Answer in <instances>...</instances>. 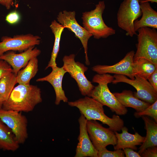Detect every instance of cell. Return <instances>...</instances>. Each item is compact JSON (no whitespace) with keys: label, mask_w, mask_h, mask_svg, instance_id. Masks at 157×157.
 <instances>
[{"label":"cell","mask_w":157,"mask_h":157,"mask_svg":"<svg viewBox=\"0 0 157 157\" xmlns=\"http://www.w3.org/2000/svg\"><path fill=\"white\" fill-rule=\"evenodd\" d=\"M42 101L40 89L37 85L19 84L14 87L2 108L19 112L33 111Z\"/></svg>","instance_id":"6da1fadb"},{"label":"cell","mask_w":157,"mask_h":157,"mask_svg":"<svg viewBox=\"0 0 157 157\" xmlns=\"http://www.w3.org/2000/svg\"><path fill=\"white\" fill-rule=\"evenodd\" d=\"M68 104L78 108L87 120L100 121L114 132L120 131L124 126L123 120L118 115H114L112 118L108 117L104 113V106L90 97L85 96L75 101L68 102Z\"/></svg>","instance_id":"7a4b0ae2"},{"label":"cell","mask_w":157,"mask_h":157,"mask_svg":"<svg viewBox=\"0 0 157 157\" xmlns=\"http://www.w3.org/2000/svg\"><path fill=\"white\" fill-rule=\"evenodd\" d=\"M114 79L113 76L108 74L95 75L92 81L98 84L94 87L90 97L104 106L108 107L117 115H124L127 113V108L119 103L108 87V84L112 83Z\"/></svg>","instance_id":"3957f363"},{"label":"cell","mask_w":157,"mask_h":157,"mask_svg":"<svg viewBox=\"0 0 157 157\" xmlns=\"http://www.w3.org/2000/svg\"><path fill=\"white\" fill-rule=\"evenodd\" d=\"M105 8L104 1H100L94 9L83 13V28L96 39L106 38L116 33L114 29L108 26L104 22L102 14Z\"/></svg>","instance_id":"277c9868"},{"label":"cell","mask_w":157,"mask_h":157,"mask_svg":"<svg viewBox=\"0 0 157 157\" xmlns=\"http://www.w3.org/2000/svg\"><path fill=\"white\" fill-rule=\"evenodd\" d=\"M137 31L138 43L133 60L144 58L157 66V32L156 29L143 27Z\"/></svg>","instance_id":"5b68a950"},{"label":"cell","mask_w":157,"mask_h":157,"mask_svg":"<svg viewBox=\"0 0 157 157\" xmlns=\"http://www.w3.org/2000/svg\"><path fill=\"white\" fill-rule=\"evenodd\" d=\"M140 0H124L120 4L117 14V25L126 32V36L132 37L137 34L134 22L142 15Z\"/></svg>","instance_id":"8992f818"},{"label":"cell","mask_w":157,"mask_h":157,"mask_svg":"<svg viewBox=\"0 0 157 157\" xmlns=\"http://www.w3.org/2000/svg\"><path fill=\"white\" fill-rule=\"evenodd\" d=\"M75 55L71 54L65 56L63 59L64 69L68 72L76 81L82 95L90 97L94 86L85 75L88 68L84 64L75 60Z\"/></svg>","instance_id":"52a82bcc"},{"label":"cell","mask_w":157,"mask_h":157,"mask_svg":"<svg viewBox=\"0 0 157 157\" xmlns=\"http://www.w3.org/2000/svg\"><path fill=\"white\" fill-rule=\"evenodd\" d=\"M0 120L11 130L19 144L25 142L28 137V120L21 112L1 108Z\"/></svg>","instance_id":"ba28073f"},{"label":"cell","mask_w":157,"mask_h":157,"mask_svg":"<svg viewBox=\"0 0 157 157\" xmlns=\"http://www.w3.org/2000/svg\"><path fill=\"white\" fill-rule=\"evenodd\" d=\"M113 76V84L123 82L133 87L137 91L133 95L137 98L151 104L157 100V92L147 80L136 75L133 80L123 75L115 74Z\"/></svg>","instance_id":"9c48e42d"},{"label":"cell","mask_w":157,"mask_h":157,"mask_svg":"<svg viewBox=\"0 0 157 157\" xmlns=\"http://www.w3.org/2000/svg\"><path fill=\"white\" fill-rule=\"evenodd\" d=\"M86 127L90 139L94 147L101 151L109 145H115L117 138L115 132L103 127L96 120H87Z\"/></svg>","instance_id":"30bf717a"},{"label":"cell","mask_w":157,"mask_h":157,"mask_svg":"<svg viewBox=\"0 0 157 157\" xmlns=\"http://www.w3.org/2000/svg\"><path fill=\"white\" fill-rule=\"evenodd\" d=\"M74 11L65 10L59 13L57 19L58 23L64 28H67L73 32L80 40L84 50L85 63L88 65H90V62L87 54L88 43L89 39L92 35L79 24L76 19Z\"/></svg>","instance_id":"8fae6325"},{"label":"cell","mask_w":157,"mask_h":157,"mask_svg":"<svg viewBox=\"0 0 157 157\" xmlns=\"http://www.w3.org/2000/svg\"><path fill=\"white\" fill-rule=\"evenodd\" d=\"M41 38L31 34L17 35L13 38L3 36L0 42V56L8 51H24L29 48L39 45Z\"/></svg>","instance_id":"7c38bea8"},{"label":"cell","mask_w":157,"mask_h":157,"mask_svg":"<svg viewBox=\"0 0 157 157\" xmlns=\"http://www.w3.org/2000/svg\"><path fill=\"white\" fill-rule=\"evenodd\" d=\"M134 51H131L117 63L112 65H97L93 67L92 71L97 74L112 73L125 75L131 79H134L133 71V62Z\"/></svg>","instance_id":"4fadbf2b"},{"label":"cell","mask_w":157,"mask_h":157,"mask_svg":"<svg viewBox=\"0 0 157 157\" xmlns=\"http://www.w3.org/2000/svg\"><path fill=\"white\" fill-rule=\"evenodd\" d=\"M87 119L81 113L78 119L79 124V134L78 140L74 157H98V151L93 146L87 132Z\"/></svg>","instance_id":"5bb4252c"},{"label":"cell","mask_w":157,"mask_h":157,"mask_svg":"<svg viewBox=\"0 0 157 157\" xmlns=\"http://www.w3.org/2000/svg\"><path fill=\"white\" fill-rule=\"evenodd\" d=\"M41 51L35 47H31L24 52L16 53L12 51L0 56V59L6 62L11 67L12 72L17 75L18 72L33 58L37 57Z\"/></svg>","instance_id":"9a60e30c"},{"label":"cell","mask_w":157,"mask_h":157,"mask_svg":"<svg viewBox=\"0 0 157 157\" xmlns=\"http://www.w3.org/2000/svg\"><path fill=\"white\" fill-rule=\"evenodd\" d=\"M67 72L63 67H57L52 69L51 72L47 76L38 78L37 82L46 81L49 83L53 87L56 94L55 104L58 105L61 101L68 102V99L63 89L62 82L64 74Z\"/></svg>","instance_id":"2e32d148"},{"label":"cell","mask_w":157,"mask_h":157,"mask_svg":"<svg viewBox=\"0 0 157 157\" xmlns=\"http://www.w3.org/2000/svg\"><path fill=\"white\" fill-rule=\"evenodd\" d=\"M121 130L122 133H120L115 132L117 138V144L114 146L115 150L126 148L136 150V146L141 145L144 140L145 137L141 136L137 132L134 134L129 133L128 128L125 126H123Z\"/></svg>","instance_id":"e0dca14e"},{"label":"cell","mask_w":157,"mask_h":157,"mask_svg":"<svg viewBox=\"0 0 157 157\" xmlns=\"http://www.w3.org/2000/svg\"><path fill=\"white\" fill-rule=\"evenodd\" d=\"M142 17L134 22V27L136 32L143 27L157 28V12L151 7L149 2L140 3Z\"/></svg>","instance_id":"ac0fdd59"},{"label":"cell","mask_w":157,"mask_h":157,"mask_svg":"<svg viewBox=\"0 0 157 157\" xmlns=\"http://www.w3.org/2000/svg\"><path fill=\"white\" fill-rule=\"evenodd\" d=\"M119 103L125 107H131L136 112H142L151 105L134 96L131 90H124L121 92L113 93Z\"/></svg>","instance_id":"d6986e66"},{"label":"cell","mask_w":157,"mask_h":157,"mask_svg":"<svg viewBox=\"0 0 157 157\" xmlns=\"http://www.w3.org/2000/svg\"><path fill=\"white\" fill-rule=\"evenodd\" d=\"M145 124L146 135L144 140L139 147L138 153L140 155L146 149L157 146V124L148 117H141Z\"/></svg>","instance_id":"ffe728a7"},{"label":"cell","mask_w":157,"mask_h":157,"mask_svg":"<svg viewBox=\"0 0 157 157\" xmlns=\"http://www.w3.org/2000/svg\"><path fill=\"white\" fill-rule=\"evenodd\" d=\"M19 147L11 130L0 120V149L14 151Z\"/></svg>","instance_id":"44dd1931"},{"label":"cell","mask_w":157,"mask_h":157,"mask_svg":"<svg viewBox=\"0 0 157 157\" xmlns=\"http://www.w3.org/2000/svg\"><path fill=\"white\" fill-rule=\"evenodd\" d=\"M50 27L54 35L55 40L51 58L45 69L49 67H51L52 69H54L58 67L56 59L59 50L61 35L64 29L61 25L55 20L51 22Z\"/></svg>","instance_id":"7402d4cb"},{"label":"cell","mask_w":157,"mask_h":157,"mask_svg":"<svg viewBox=\"0 0 157 157\" xmlns=\"http://www.w3.org/2000/svg\"><path fill=\"white\" fill-rule=\"evenodd\" d=\"M38 63L37 57L31 59L25 67L18 72L16 75L17 83L30 84L31 79L35 77L38 70Z\"/></svg>","instance_id":"603a6c76"},{"label":"cell","mask_w":157,"mask_h":157,"mask_svg":"<svg viewBox=\"0 0 157 157\" xmlns=\"http://www.w3.org/2000/svg\"><path fill=\"white\" fill-rule=\"evenodd\" d=\"M157 68V66L148 60L143 58L133 60V71L134 74L148 80L150 75Z\"/></svg>","instance_id":"cb8c5ba5"},{"label":"cell","mask_w":157,"mask_h":157,"mask_svg":"<svg viewBox=\"0 0 157 157\" xmlns=\"http://www.w3.org/2000/svg\"><path fill=\"white\" fill-rule=\"evenodd\" d=\"M17 83L16 75L12 72L7 73L0 78V96L4 101L8 98Z\"/></svg>","instance_id":"d4e9b609"},{"label":"cell","mask_w":157,"mask_h":157,"mask_svg":"<svg viewBox=\"0 0 157 157\" xmlns=\"http://www.w3.org/2000/svg\"><path fill=\"white\" fill-rule=\"evenodd\" d=\"M135 117L139 118L142 116H148L152 118L157 122V100L151 104L142 112H136L134 113Z\"/></svg>","instance_id":"484cf974"},{"label":"cell","mask_w":157,"mask_h":157,"mask_svg":"<svg viewBox=\"0 0 157 157\" xmlns=\"http://www.w3.org/2000/svg\"><path fill=\"white\" fill-rule=\"evenodd\" d=\"M98 157H124L125 154L123 151L121 149L111 151L106 148L98 151Z\"/></svg>","instance_id":"4316f807"},{"label":"cell","mask_w":157,"mask_h":157,"mask_svg":"<svg viewBox=\"0 0 157 157\" xmlns=\"http://www.w3.org/2000/svg\"><path fill=\"white\" fill-rule=\"evenodd\" d=\"M20 15L16 11H14L8 13L6 17V21L9 24H14L19 20Z\"/></svg>","instance_id":"83f0119b"},{"label":"cell","mask_w":157,"mask_h":157,"mask_svg":"<svg viewBox=\"0 0 157 157\" xmlns=\"http://www.w3.org/2000/svg\"><path fill=\"white\" fill-rule=\"evenodd\" d=\"M12 72L11 66L6 61L0 59V79L4 75Z\"/></svg>","instance_id":"f1b7e54d"},{"label":"cell","mask_w":157,"mask_h":157,"mask_svg":"<svg viewBox=\"0 0 157 157\" xmlns=\"http://www.w3.org/2000/svg\"><path fill=\"white\" fill-rule=\"evenodd\" d=\"M142 157H157V147L154 146L148 147L145 149L140 154Z\"/></svg>","instance_id":"f546056e"},{"label":"cell","mask_w":157,"mask_h":157,"mask_svg":"<svg viewBox=\"0 0 157 157\" xmlns=\"http://www.w3.org/2000/svg\"><path fill=\"white\" fill-rule=\"evenodd\" d=\"M148 80L154 90L157 92V68L150 75Z\"/></svg>","instance_id":"4dcf8cb0"},{"label":"cell","mask_w":157,"mask_h":157,"mask_svg":"<svg viewBox=\"0 0 157 157\" xmlns=\"http://www.w3.org/2000/svg\"><path fill=\"white\" fill-rule=\"evenodd\" d=\"M126 157H141L140 155L132 149L126 148L123 149Z\"/></svg>","instance_id":"1f68e13d"},{"label":"cell","mask_w":157,"mask_h":157,"mask_svg":"<svg viewBox=\"0 0 157 157\" xmlns=\"http://www.w3.org/2000/svg\"><path fill=\"white\" fill-rule=\"evenodd\" d=\"M14 0H0V4L4 6L7 9H9L13 6Z\"/></svg>","instance_id":"d6a6232c"},{"label":"cell","mask_w":157,"mask_h":157,"mask_svg":"<svg viewBox=\"0 0 157 157\" xmlns=\"http://www.w3.org/2000/svg\"><path fill=\"white\" fill-rule=\"evenodd\" d=\"M150 2L152 3L157 2V0H140V3Z\"/></svg>","instance_id":"836d02e7"},{"label":"cell","mask_w":157,"mask_h":157,"mask_svg":"<svg viewBox=\"0 0 157 157\" xmlns=\"http://www.w3.org/2000/svg\"><path fill=\"white\" fill-rule=\"evenodd\" d=\"M4 100L0 96V109L2 108Z\"/></svg>","instance_id":"e575fe53"}]
</instances>
